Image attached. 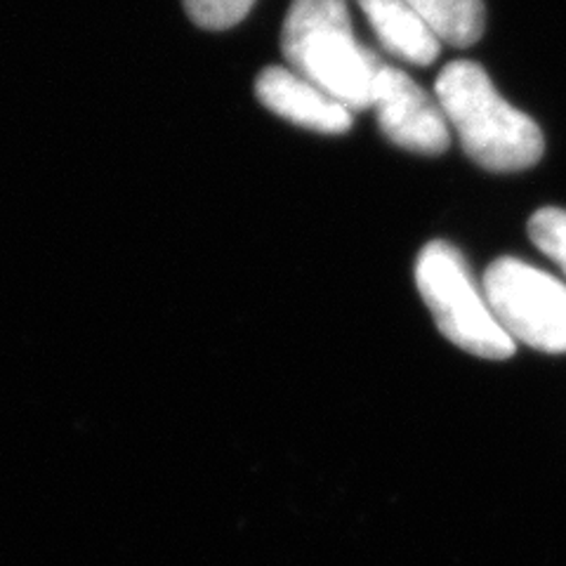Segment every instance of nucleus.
Segmentation results:
<instances>
[{"instance_id": "1", "label": "nucleus", "mask_w": 566, "mask_h": 566, "mask_svg": "<svg viewBox=\"0 0 566 566\" xmlns=\"http://www.w3.org/2000/svg\"><path fill=\"white\" fill-rule=\"evenodd\" d=\"M434 97L476 166L517 172L541 161L545 139L538 123L503 99L484 66L470 60L449 62L439 71Z\"/></svg>"}, {"instance_id": "2", "label": "nucleus", "mask_w": 566, "mask_h": 566, "mask_svg": "<svg viewBox=\"0 0 566 566\" xmlns=\"http://www.w3.org/2000/svg\"><path fill=\"white\" fill-rule=\"evenodd\" d=\"M281 52L289 69L349 112L370 109L385 60L354 39L345 0H293L281 29Z\"/></svg>"}, {"instance_id": "3", "label": "nucleus", "mask_w": 566, "mask_h": 566, "mask_svg": "<svg viewBox=\"0 0 566 566\" xmlns=\"http://www.w3.org/2000/svg\"><path fill=\"white\" fill-rule=\"evenodd\" d=\"M416 286L447 340L482 359H507L517 343L493 316L482 283L449 241H430L416 262Z\"/></svg>"}, {"instance_id": "4", "label": "nucleus", "mask_w": 566, "mask_h": 566, "mask_svg": "<svg viewBox=\"0 0 566 566\" xmlns=\"http://www.w3.org/2000/svg\"><path fill=\"white\" fill-rule=\"evenodd\" d=\"M482 289L493 316L515 343L566 352V283L517 258L495 260Z\"/></svg>"}, {"instance_id": "5", "label": "nucleus", "mask_w": 566, "mask_h": 566, "mask_svg": "<svg viewBox=\"0 0 566 566\" xmlns=\"http://www.w3.org/2000/svg\"><path fill=\"white\" fill-rule=\"evenodd\" d=\"M370 109L382 135L406 151L437 156L451 145V126L437 97L392 64L385 62L380 69Z\"/></svg>"}, {"instance_id": "6", "label": "nucleus", "mask_w": 566, "mask_h": 566, "mask_svg": "<svg viewBox=\"0 0 566 566\" xmlns=\"http://www.w3.org/2000/svg\"><path fill=\"white\" fill-rule=\"evenodd\" d=\"M255 95L272 114L300 128L326 135H343L352 128L354 112L289 66L262 69L255 78Z\"/></svg>"}, {"instance_id": "7", "label": "nucleus", "mask_w": 566, "mask_h": 566, "mask_svg": "<svg viewBox=\"0 0 566 566\" xmlns=\"http://www.w3.org/2000/svg\"><path fill=\"white\" fill-rule=\"evenodd\" d=\"M357 6L392 57L416 66H428L439 57L437 33L406 0H357Z\"/></svg>"}, {"instance_id": "8", "label": "nucleus", "mask_w": 566, "mask_h": 566, "mask_svg": "<svg viewBox=\"0 0 566 566\" xmlns=\"http://www.w3.org/2000/svg\"><path fill=\"white\" fill-rule=\"evenodd\" d=\"M441 43L470 48L482 39L486 27L484 0H406Z\"/></svg>"}, {"instance_id": "9", "label": "nucleus", "mask_w": 566, "mask_h": 566, "mask_svg": "<svg viewBox=\"0 0 566 566\" xmlns=\"http://www.w3.org/2000/svg\"><path fill=\"white\" fill-rule=\"evenodd\" d=\"M528 237L566 276V210L541 208L528 222Z\"/></svg>"}, {"instance_id": "10", "label": "nucleus", "mask_w": 566, "mask_h": 566, "mask_svg": "<svg viewBox=\"0 0 566 566\" xmlns=\"http://www.w3.org/2000/svg\"><path fill=\"white\" fill-rule=\"evenodd\" d=\"M189 20L208 31L237 27L251 12L255 0H182Z\"/></svg>"}]
</instances>
